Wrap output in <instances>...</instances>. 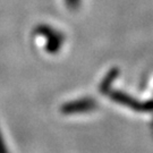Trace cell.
<instances>
[{
    "mask_svg": "<svg viewBox=\"0 0 153 153\" xmlns=\"http://www.w3.org/2000/svg\"><path fill=\"white\" fill-rule=\"evenodd\" d=\"M97 108V102L92 99H79L76 101H71L65 103L61 107V111L65 115H74V114H83L88 112Z\"/></svg>",
    "mask_w": 153,
    "mask_h": 153,
    "instance_id": "obj_1",
    "label": "cell"
},
{
    "mask_svg": "<svg viewBox=\"0 0 153 153\" xmlns=\"http://www.w3.org/2000/svg\"><path fill=\"white\" fill-rule=\"evenodd\" d=\"M109 95L114 101L118 102L119 104L126 105V107H128L133 110H137V111H145L144 102H140V101H137L125 93L119 92V91H112L109 93Z\"/></svg>",
    "mask_w": 153,
    "mask_h": 153,
    "instance_id": "obj_2",
    "label": "cell"
},
{
    "mask_svg": "<svg viewBox=\"0 0 153 153\" xmlns=\"http://www.w3.org/2000/svg\"><path fill=\"white\" fill-rule=\"evenodd\" d=\"M118 75V71L117 69H112L110 71V73L107 75V77L103 79V82L101 83V86H100V90L103 91V92H107L109 90V86L111 85V83L115 81V78Z\"/></svg>",
    "mask_w": 153,
    "mask_h": 153,
    "instance_id": "obj_3",
    "label": "cell"
},
{
    "mask_svg": "<svg viewBox=\"0 0 153 153\" xmlns=\"http://www.w3.org/2000/svg\"><path fill=\"white\" fill-rule=\"evenodd\" d=\"M0 153H8V150H7V145L5 143V140H4V135L0 131Z\"/></svg>",
    "mask_w": 153,
    "mask_h": 153,
    "instance_id": "obj_4",
    "label": "cell"
},
{
    "mask_svg": "<svg viewBox=\"0 0 153 153\" xmlns=\"http://www.w3.org/2000/svg\"><path fill=\"white\" fill-rule=\"evenodd\" d=\"M66 1H67V5L71 8H75L79 4V0H66Z\"/></svg>",
    "mask_w": 153,
    "mask_h": 153,
    "instance_id": "obj_5",
    "label": "cell"
},
{
    "mask_svg": "<svg viewBox=\"0 0 153 153\" xmlns=\"http://www.w3.org/2000/svg\"><path fill=\"white\" fill-rule=\"evenodd\" d=\"M153 109V101L151 102H145V110H152Z\"/></svg>",
    "mask_w": 153,
    "mask_h": 153,
    "instance_id": "obj_6",
    "label": "cell"
}]
</instances>
